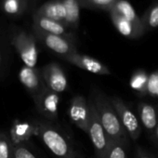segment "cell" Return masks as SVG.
Here are the masks:
<instances>
[{"mask_svg": "<svg viewBox=\"0 0 158 158\" xmlns=\"http://www.w3.org/2000/svg\"><path fill=\"white\" fill-rule=\"evenodd\" d=\"M33 33L35 35L37 41L44 45V47H46L48 50L61 57L62 59H65L67 56L77 52L76 44L71 39L60 35L43 33L35 29H33Z\"/></svg>", "mask_w": 158, "mask_h": 158, "instance_id": "5b68a950", "label": "cell"}, {"mask_svg": "<svg viewBox=\"0 0 158 158\" xmlns=\"http://www.w3.org/2000/svg\"><path fill=\"white\" fill-rule=\"evenodd\" d=\"M10 46L19 58L28 67H35L38 59L37 39L34 33H29L20 26L10 24L8 27Z\"/></svg>", "mask_w": 158, "mask_h": 158, "instance_id": "3957f363", "label": "cell"}, {"mask_svg": "<svg viewBox=\"0 0 158 158\" xmlns=\"http://www.w3.org/2000/svg\"><path fill=\"white\" fill-rule=\"evenodd\" d=\"M110 101L114 107L119 116L120 122L128 137L133 140H137L141 132V128L137 116L123 102L122 99L118 97H110Z\"/></svg>", "mask_w": 158, "mask_h": 158, "instance_id": "8992f818", "label": "cell"}, {"mask_svg": "<svg viewBox=\"0 0 158 158\" xmlns=\"http://www.w3.org/2000/svg\"><path fill=\"white\" fill-rule=\"evenodd\" d=\"M155 134H156V137L158 139V123H157V126H156V128H155Z\"/></svg>", "mask_w": 158, "mask_h": 158, "instance_id": "f546056e", "label": "cell"}, {"mask_svg": "<svg viewBox=\"0 0 158 158\" xmlns=\"http://www.w3.org/2000/svg\"><path fill=\"white\" fill-rule=\"evenodd\" d=\"M33 3V0H1L0 9L10 19L17 20L29 11Z\"/></svg>", "mask_w": 158, "mask_h": 158, "instance_id": "5bb4252c", "label": "cell"}, {"mask_svg": "<svg viewBox=\"0 0 158 158\" xmlns=\"http://www.w3.org/2000/svg\"><path fill=\"white\" fill-rule=\"evenodd\" d=\"M63 60H65L69 63H71L78 68L85 70L87 72H89V73H96V74H100V75H110L111 74V71L104 63H102L101 60H99L95 58H92L90 56H88V55L74 52V53L67 56Z\"/></svg>", "mask_w": 158, "mask_h": 158, "instance_id": "7c38bea8", "label": "cell"}, {"mask_svg": "<svg viewBox=\"0 0 158 158\" xmlns=\"http://www.w3.org/2000/svg\"><path fill=\"white\" fill-rule=\"evenodd\" d=\"M33 100L36 111L45 119L49 122L58 119V107L60 102L59 93L46 87L45 89Z\"/></svg>", "mask_w": 158, "mask_h": 158, "instance_id": "52a82bcc", "label": "cell"}, {"mask_svg": "<svg viewBox=\"0 0 158 158\" xmlns=\"http://www.w3.org/2000/svg\"><path fill=\"white\" fill-rule=\"evenodd\" d=\"M110 10H113L117 14L121 15L122 17L127 19L128 21L133 23L138 28H139L144 34H146L140 17L137 14L134 7L131 5L128 0H118Z\"/></svg>", "mask_w": 158, "mask_h": 158, "instance_id": "ac0fdd59", "label": "cell"}, {"mask_svg": "<svg viewBox=\"0 0 158 158\" xmlns=\"http://www.w3.org/2000/svg\"><path fill=\"white\" fill-rule=\"evenodd\" d=\"M139 114L140 121L144 127L149 130L152 131L156 128L157 126V116H156V111L154 107L152 104L141 102L139 104Z\"/></svg>", "mask_w": 158, "mask_h": 158, "instance_id": "ffe728a7", "label": "cell"}, {"mask_svg": "<svg viewBox=\"0 0 158 158\" xmlns=\"http://www.w3.org/2000/svg\"><path fill=\"white\" fill-rule=\"evenodd\" d=\"M125 147V145L119 142L112 141L109 148L107 158H127Z\"/></svg>", "mask_w": 158, "mask_h": 158, "instance_id": "484cf974", "label": "cell"}, {"mask_svg": "<svg viewBox=\"0 0 158 158\" xmlns=\"http://www.w3.org/2000/svg\"><path fill=\"white\" fill-rule=\"evenodd\" d=\"M66 10V26L72 31L78 29L80 23L81 4L79 0H62Z\"/></svg>", "mask_w": 158, "mask_h": 158, "instance_id": "d6986e66", "label": "cell"}, {"mask_svg": "<svg viewBox=\"0 0 158 158\" xmlns=\"http://www.w3.org/2000/svg\"><path fill=\"white\" fill-rule=\"evenodd\" d=\"M8 27L0 22V78L6 75L10 62V39Z\"/></svg>", "mask_w": 158, "mask_h": 158, "instance_id": "e0dca14e", "label": "cell"}, {"mask_svg": "<svg viewBox=\"0 0 158 158\" xmlns=\"http://www.w3.org/2000/svg\"><path fill=\"white\" fill-rule=\"evenodd\" d=\"M68 114L71 121L78 128H80L86 133L88 132L90 113L89 102L84 96L76 95L72 99Z\"/></svg>", "mask_w": 158, "mask_h": 158, "instance_id": "9c48e42d", "label": "cell"}, {"mask_svg": "<svg viewBox=\"0 0 158 158\" xmlns=\"http://www.w3.org/2000/svg\"><path fill=\"white\" fill-rule=\"evenodd\" d=\"M35 13L58 21L66 25V10L62 0H48L41 5Z\"/></svg>", "mask_w": 158, "mask_h": 158, "instance_id": "9a60e30c", "label": "cell"}, {"mask_svg": "<svg viewBox=\"0 0 158 158\" xmlns=\"http://www.w3.org/2000/svg\"><path fill=\"white\" fill-rule=\"evenodd\" d=\"M89 1H90V0H79V2H80L82 8H86V9H88Z\"/></svg>", "mask_w": 158, "mask_h": 158, "instance_id": "83f0119b", "label": "cell"}, {"mask_svg": "<svg viewBox=\"0 0 158 158\" xmlns=\"http://www.w3.org/2000/svg\"><path fill=\"white\" fill-rule=\"evenodd\" d=\"M41 73L46 86L49 89L57 93H60L66 90L68 87L67 77L59 63H48L41 69Z\"/></svg>", "mask_w": 158, "mask_h": 158, "instance_id": "30bf717a", "label": "cell"}, {"mask_svg": "<svg viewBox=\"0 0 158 158\" xmlns=\"http://www.w3.org/2000/svg\"><path fill=\"white\" fill-rule=\"evenodd\" d=\"M138 158H152V157L149 156V155H146V154H144V153H141Z\"/></svg>", "mask_w": 158, "mask_h": 158, "instance_id": "f1b7e54d", "label": "cell"}, {"mask_svg": "<svg viewBox=\"0 0 158 158\" xmlns=\"http://www.w3.org/2000/svg\"><path fill=\"white\" fill-rule=\"evenodd\" d=\"M33 1H34V0H33Z\"/></svg>", "mask_w": 158, "mask_h": 158, "instance_id": "4dcf8cb0", "label": "cell"}, {"mask_svg": "<svg viewBox=\"0 0 158 158\" xmlns=\"http://www.w3.org/2000/svg\"><path fill=\"white\" fill-rule=\"evenodd\" d=\"M147 92L152 96L158 97V71L149 76Z\"/></svg>", "mask_w": 158, "mask_h": 158, "instance_id": "4316f807", "label": "cell"}, {"mask_svg": "<svg viewBox=\"0 0 158 158\" xmlns=\"http://www.w3.org/2000/svg\"><path fill=\"white\" fill-rule=\"evenodd\" d=\"M90 99L96 106L102 125L110 139L127 146L128 135L120 122L119 116L110 101V97H107L99 90H93Z\"/></svg>", "mask_w": 158, "mask_h": 158, "instance_id": "6da1fadb", "label": "cell"}, {"mask_svg": "<svg viewBox=\"0 0 158 158\" xmlns=\"http://www.w3.org/2000/svg\"><path fill=\"white\" fill-rule=\"evenodd\" d=\"M149 76L150 75H148L144 71H137L130 79V87L139 93H148Z\"/></svg>", "mask_w": 158, "mask_h": 158, "instance_id": "7402d4cb", "label": "cell"}, {"mask_svg": "<svg viewBox=\"0 0 158 158\" xmlns=\"http://www.w3.org/2000/svg\"><path fill=\"white\" fill-rule=\"evenodd\" d=\"M34 135H36L35 121H33L32 123L15 121L11 127L10 137L14 144H19L26 143L28 139Z\"/></svg>", "mask_w": 158, "mask_h": 158, "instance_id": "2e32d148", "label": "cell"}, {"mask_svg": "<svg viewBox=\"0 0 158 158\" xmlns=\"http://www.w3.org/2000/svg\"><path fill=\"white\" fill-rule=\"evenodd\" d=\"M36 135L56 158H77L68 138L49 121L35 120Z\"/></svg>", "mask_w": 158, "mask_h": 158, "instance_id": "7a4b0ae2", "label": "cell"}, {"mask_svg": "<svg viewBox=\"0 0 158 158\" xmlns=\"http://www.w3.org/2000/svg\"><path fill=\"white\" fill-rule=\"evenodd\" d=\"M140 19L146 33L158 28V0H154L148 7Z\"/></svg>", "mask_w": 158, "mask_h": 158, "instance_id": "44dd1931", "label": "cell"}, {"mask_svg": "<svg viewBox=\"0 0 158 158\" xmlns=\"http://www.w3.org/2000/svg\"><path fill=\"white\" fill-rule=\"evenodd\" d=\"M14 158H37V156L26 142L14 144Z\"/></svg>", "mask_w": 158, "mask_h": 158, "instance_id": "cb8c5ba5", "label": "cell"}, {"mask_svg": "<svg viewBox=\"0 0 158 158\" xmlns=\"http://www.w3.org/2000/svg\"><path fill=\"white\" fill-rule=\"evenodd\" d=\"M118 0H90L88 9L109 12Z\"/></svg>", "mask_w": 158, "mask_h": 158, "instance_id": "d4e9b609", "label": "cell"}, {"mask_svg": "<svg viewBox=\"0 0 158 158\" xmlns=\"http://www.w3.org/2000/svg\"><path fill=\"white\" fill-rule=\"evenodd\" d=\"M19 80L34 99L47 87L41 73V69L23 65L19 72Z\"/></svg>", "mask_w": 158, "mask_h": 158, "instance_id": "8fae6325", "label": "cell"}, {"mask_svg": "<svg viewBox=\"0 0 158 158\" xmlns=\"http://www.w3.org/2000/svg\"><path fill=\"white\" fill-rule=\"evenodd\" d=\"M0 158H14V143L3 131H0Z\"/></svg>", "mask_w": 158, "mask_h": 158, "instance_id": "603a6c76", "label": "cell"}, {"mask_svg": "<svg viewBox=\"0 0 158 158\" xmlns=\"http://www.w3.org/2000/svg\"><path fill=\"white\" fill-rule=\"evenodd\" d=\"M89 105L90 116L87 134L89 136V139H91L98 158H107L112 140L108 137L107 133L105 132L102 125L98 111L91 99H89Z\"/></svg>", "mask_w": 158, "mask_h": 158, "instance_id": "277c9868", "label": "cell"}, {"mask_svg": "<svg viewBox=\"0 0 158 158\" xmlns=\"http://www.w3.org/2000/svg\"><path fill=\"white\" fill-rule=\"evenodd\" d=\"M108 13L110 15L111 21H112L114 26L118 31V33L121 34L123 36L129 38V39H138L145 35L133 23H131L127 19L122 17L121 15L117 14L116 12L110 10Z\"/></svg>", "mask_w": 158, "mask_h": 158, "instance_id": "4fadbf2b", "label": "cell"}, {"mask_svg": "<svg viewBox=\"0 0 158 158\" xmlns=\"http://www.w3.org/2000/svg\"><path fill=\"white\" fill-rule=\"evenodd\" d=\"M32 20H33V26H32L33 29L47 34L60 35L76 42V37L73 32L62 23L47 18L42 15H38L35 12L33 13Z\"/></svg>", "mask_w": 158, "mask_h": 158, "instance_id": "ba28073f", "label": "cell"}]
</instances>
